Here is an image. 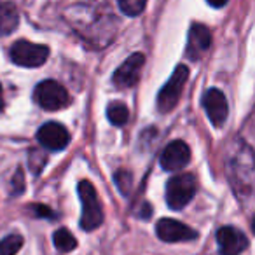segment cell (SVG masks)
I'll list each match as a JSON object with an SVG mask.
<instances>
[{
    "label": "cell",
    "instance_id": "obj_1",
    "mask_svg": "<svg viewBox=\"0 0 255 255\" xmlns=\"http://www.w3.org/2000/svg\"><path fill=\"white\" fill-rule=\"evenodd\" d=\"M227 177L240 201L255 196V152L241 140L227 150Z\"/></svg>",
    "mask_w": 255,
    "mask_h": 255
},
{
    "label": "cell",
    "instance_id": "obj_2",
    "mask_svg": "<svg viewBox=\"0 0 255 255\" xmlns=\"http://www.w3.org/2000/svg\"><path fill=\"white\" fill-rule=\"evenodd\" d=\"M79 198L82 205L81 215V227L84 231H95L103 224V210L100 205L98 194H96L95 185L89 180H81L77 185Z\"/></svg>",
    "mask_w": 255,
    "mask_h": 255
},
{
    "label": "cell",
    "instance_id": "obj_3",
    "mask_svg": "<svg viewBox=\"0 0 255 255\" xmlns=\"http://www.w3.org/2000/svg\"><path fill=\"white\" fill-rule=\"evenodd\" d=\"M198 184H196L194 175L180 173L175 175L166 184V203L171 210H182L192 201Z\"/></svg>",
    "mask_w": 255,
    "mask_h": 255
},
{
    "label": "cell",
    "instance_id": "obj_4",
    "mask_svg": "<svg viewBox=\"0 0 255 255\" xmlns=\"http://www.w3.org/2000/svg\"><path fill=\"white\" fill-rule=\"evenodd\" d=\"M33 98L39 103V107H42L44 110H61L65 107L70 105V95L68 91L56 81H42L37 84L35 91H33Z\"/></svg>",
    "mask_w": 255,
    "mask_h": 255
},
{
    "label": "cell",
    "instance_id": "obj_5",
    "mask_svg": "<svg viewBox=\"0 0 255 255\" xmlns=\"http://www.w3.org/2000/svg\"><path fill=\"white\" fill-rule=\"evenodd\" d=\"M187 79H189V68L185 65H178L173 74H171V77L168 79V82L163 86V89L159 91V95H157V109L161 112L166 114L177 107Z\"/></svg>",
    "mask_w": 255,
    "mask_h": 255
},
{
    "label": "cell",
    "instance_id": "obj_6",
    "mask_svg": "<svg viewBox=\"0 0 255 255\" xmlns=\"http://www.w3.org/2000/svg\"><path fill=\"white\" fill-rule=\"evenodd\" d=\"M9 54H11V60L16 65H19V67L35 68L47 61L49 49L46 46L28 42V40H18V42L12 44Z\"/></svg>",
    "mask_w": 255,
    "mask_h": 255
},
{
    "label": "cell",
    "instance_id": "obj_7",
    "mask_svg": "<svg viewBox=\"0 0 255 255\" xmlns=\"http://www.w3.org/2000/svg\"><path fill=\"white\" fill-rule=\"evenodd\" d=\"M37 140L39 143L47 150H53V152H58V150H63L65 147L70 142V133L68 129L60 123H46L39 128L37 131Z\"/></svg>",
    "mask_w": 255,
    "mask_h": 255
},
{
    "label": "cell",
    "instance_id": "obj_8",
    "mask_svg": "<svg viewBox=\"0 0 255 255\" xmlns=\"http://www.w3.org/2000/svg\"><path fill=\"white\" fill-rule=\"evenodd\" d=\"M143 63H145V56L142 53H135L128 58L116 72H114V84L121 89H128L133 88V86L138 82L140 79V72L143 68Z\"/></svg>",
    "mask_w": 255,
    "mask_h": 255
},
{
    "label": "cell",
    "instance_id": "obj_9",
    "mask_svg": "<svg viewBox=\"0 0 255 255\" xmlns=\"http://www.w3.org/2000/svg\"><path fill=\"white\" fill-rule=\"evenodd\" d=\"M156 234L164 243H178V241H191L198 238L192 227L178 222L175 219H161L156 224Z\"/></svg>",
    "mask_w": 255,
    "mask_h": 255
},
{
    "label": "cell",
    "instance_id": "obj_10",
    "mask_svg": "<svg viewBox=\"0 0 255 255\" xmlns=\"http://www.w3.org/2000/svg\"><path fill=\"white\" fill-rule=\"evenodd\" d=\"M189 161H191V149L182 140H175V142L168 143L159 157L161 166L166 171L182 170L184 166H187Z\"/></svg>",
    "mask_w": 255,
    "mask_h": 255
},
{
    "label": "cell",
    "instance_id": "obj_11",
    "mask_svg": "<svg viewBox=\"0 0 255 255\" xmlns=\"http://www.w3.org/2000/svg\"><path fill=\"white\" fill-rule=\"evenodd\" d=\"M203 107L206 110V116L212 121L213 126H222L227 119L229 114V107H227V100L224 93L217 88H212L205 93L203 96Z\"/></svg>",
    "mask_w": 255,
    "mask_h": 255
},
{
    "label": "cell",
    "instance_id": "obj_12",
    "mask_svg": "<svg viewBox=\"0 0 255 255\" xmlns=\"http://www.w3.org/2000/svg\"><path fill=\"white\" fill-rule=\"evenodd\" d=\"M217 243L222 255H241L248 247L247 236L233 226H224L217 231Z\"/></svg>",
    "mask_w": 255,
    "mask_h": 255
},
{
    "label": "cell",
    "instance_id": "obj_13",
    "mask_svg": "<svg viewBox=\"0 0 255 255\" xmlns=\"http://www.w3.org/2000/svg\"><path fill=\"white\" fill-rule=\"evenodd\" d=\"M212 44V32L205 25L194 23L189 30V40H187V54L191 60H199L203 54L208 51Z\"/></svg>",
    "mask_w": 255,
    "mask_h": 255
},
{
    "label": "cell",
    "instance_id": "obj_14",
    "mask_svg": "<svg viewBox=\"0 0 255 255\" xmlns=\"http://www.w3.org/2000/svg\"><path fill=\"white\" fill-rule=\"evenodd\" d=\"M19 12L12 2H0V35H9L18 28Z\"/></svg>",
    "mask_w": 255,
    "mask_h": 255
},
{
    "label": "cell",
    "instance_id": "obj_15",
    "mask_svg": "<svg viewBox=\"0 0 255 255\" xmlns=\"http://www.w3.org/2000/svg\"><path fill=\"white\" fill-rule=\"evenodd\" d=\"M107 117H109V121L114 126H123L129 119V110H128V107L124 103L114 102L107 107Z\"/></svg>",
    "mask_w": 255,
    "mask_h": 255
},
{
    "label": "cell",
    "instance_id": "obj_16",
    "mask_svg": "<svg viewBox=\"0 0 255 255\" xmlns=\"http://www.w3.org/2000/svg\"><path fill=\"white\" fill-rule=\"evenodd\" d=\"M53 241H54V247H56L60 252H65V254H67V252H72L75 247H77V240L74 238V234H72L68 229H65V227H61V229H58L56 233H54Z\"/></svg>",
    "mask_w": 255,
    "mask_h": 255
},
{
    "label": "cell",
    "instance_id": "obj_17",
    "mask_svg": "<svg viewBox=\"0 0 255 255\" xmlns=\"http://www.w3.org/2000/svg\"><path fill=\"white\" fill-rule=\"evenodd\" d=\"M23 247V238L19 234H9L0 240V255H16Z\"/></svg>",
    "mask_w": 255,
    "mask_h": 255
},
{
    "label": "cell",
    "instance_id": "obj_18",
    "mask_svg": "<svg viewBox=\"0 0 255 255\" xmlns=\"http://www.w3.org/2000/svg\"><path fill=\"white\" fill-rule=\"evenodd\" d=\"M121 12L126 16H138L143 12L147 5V0H117Z\"/></svg>",
    "mask_w": 255,
    "mask_h": 255
},
{
    "label": "cell",
    "instance_id": "obj_19",
    "mask_svg": "<svg viewBox=\"0 0 255 255\" xmlns=\"http://www.w3.org/2000/svg\"><path fill=\"white\" fill-rule=\"evenodd\" d=\"M47 157L42 150H37V149H32L30 150V156H28V164H30V170L33 171L35 175H39L42 171L44 164H46Z\"/></svg>",
    "mask_w": 255,
    "mask_h": 255
},
{
    "label": "cell",
    "instance_id": "obj_20",
    "mask_svg": "<svg viewBox=\"0 0 255 255\" xmlns=\"http://www.w3.org/2000/svg\"><path fill=\"white\" fill-rule=\"evenodd\" d=\"M116 185L124 196H128L131 191V173L126 170H119L116 173Z\"/></svg>",
    "mask_w": 255,
    "mask_h": 255
},
{
    "label": "cell",
    "instance_id": "obj_21",
    "mask_svg": "<svg viewBox=\"0 0 255 255\" xmlns=\"http://www.w3.org/2000/svg\"><path fill=\"white\" fill-rule=\"evenodd\" d=\"M25 191V180H23V170H18L12 178V194H21Z\"/></svg>",
    "mask_w": 255,
    "mask_h": 255
},
{
    "label": "cell",
    "instance_id": "obj_22",
    "mask_svg": "<svg viewBox=\"0 0 255 255\" xmlns=\"http://www.w3.org/2000/svg\"><path fill=\"white\" fill-rule=\"evenodd\" d=\"M32 210H33V213H35L37 217H44V219H54V213L51 212V208H47V206H44V205H33Z\"/></svg>",
    "mask_w": 255,
    "mask_h": 255
},
{
    "label": "cell",
    "instance_id": "obj_23",
    "mask_svg": "<svg viewBox=\"0 0 255 255\" xmlns=\"http://www.w3.org/2000/svg\"><path fill=\"white\" fill-rule=\"evenodd\" d=\"M227 2H229V0H208V4L213 5V7H224Z\"/></svg>",
    "mask_w": 255,
    "mask_h": 255
},
{
    "label": "cell",
    "instance_id": "obj_24",
    "mask_svg": "<svg viewBox=\"0 0 255 255\" xmlns=\"http://www.w3.org/2000/svg\"><path fill=\"white\" fill-rule=\"evenodd\" d=\"M4 109V96H2V86H0V110Z\"/></svg>",
    "mask_w": 255,
    "mask_h": 255
},
{
    "label": "cell",
    "instance_id": "obj_25",
    "mask_svg": "<svg viewBox=\"0 0 255 255\" xmlns=\"http://www.w3.org/2000/svg\"><path fill=\"white\" fill-rule=\"evenodd\" d=\"M252 231H254V234H255V217H254V220H252Z\"/></svg>",
    "mask_w": 255,
    "mask_h": 255
}]
</instances>
